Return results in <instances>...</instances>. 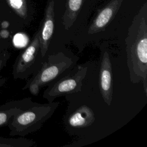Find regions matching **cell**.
Listing matches in <instances>:
<instances>
[{"instance_id":"6da1fadb","label":"cell","mask_w":147,"mask_h":147,"mask_svg":"<svg viewBox=\"0 0 147 147\" xmlns=\"http://www.w3.org/2000/svg\"><path fill=\"white\" fill-rule=\"evenodd\" d=\"M127 65L130 82L142 83L147 95V19L145 12L134 18L125 38Z\"/></svg>"},{"instance_id":"7a4b0ae2","label":"cell","mask_w":147,"mask_h":147,"mask_svg":"<svg viewBox=\"0 0 147 147\" xmlns=\"http://www.w3.org/2000/svg\"><path fill=\"white\" fill-rule=\"evenodd\" d=\"M59 105V102L43 104L33 102L13 117L7 125L10 136L24 137L38 130L53 115Z\"/></svg>"},{"instance_id":"3957f363","label":"cell","mask_w":147,"mask_h":147,"mask_svg":"<svg viewBox=\"0 0 147 147\" xmlns=\"http://www.w3.org/2000/svg\"><path fill=\"white\" fill-rule=\"evenodd\" d=\"M74 64L71 57L63 52L49 55L38 71L27 82L22 90L28 89L33 95H37L40 89L57 79Z\"/></svg>"},{"instance_id":"277c9868","label":"cell","mask_w":147,"mask_h":147,"mask_svg":"<svg viewBox=\"0 0 147 147\" xmlns=\"http://www.w3.org/2000/svg\"><path fill=\"white\" fill-rule=\"evenodd\" d=\"M87 69V67L77 65L68 74L51 83L44 91L43 98L52 102L57 97L80 91Z\"/></svg>"},{"instance_id":"5b68a950","label":"cell","mask_w":147,"mask_h":147,"mask_svg":"<svg viewBox=\"0 0 147 147\" xmlns=\"http://www.w3.org/2000/svg\"><path fill=\"white\" fill-rule=\"evenodd\" d=\"M40 47V30L36 33L32 41L16 59L13 67L14 79H25L34 65Z\"/></svg>"},{"instance_id":"8992f818","label":"cell","mask_w":147,"mask_h":147,"mask_svg":"<svg viewBox=\"0 0 147 147\" xmlns=\"http://www.w3.org/2000/svg\"><path fill=\"white\" fill-rule=\"evenodd\" d=\"M112 65L107 51L103 53L99 75V86L104 102L110 106L113 98Z\"/></svg>"},{"instance_id":"52a82bcc","label":"cell","mask_w":147,"mask_h":147,"mask_svg":"<svg viewBox=\"0 0 147 147\" xmlns=\"http://www.w3.org/2000/svg\"><path fill=\"white\" fill-rule=\"evenodd\" d=\"M123 0H111L102 7L95 17L89 26L88 33L93 34L105 31L106 26L114 18L122 4Z\"/></svg>"},{"instance_id":"ba28073f","label":"cell","mask_w":147,"mask_h":147,"mask_svg":"<svg viewBox=\"0 0 147 147\" xmlns=\"http://www.w3.org/2000/svg\"><path fill=\"white\" fill-rule=\"evenodd\" d=\"M55 28L54 1L49 0L45 8L44 19L40 30V52L44 57L48 51L51 40L52 38Z\"/></svg>"},{"instance_id":"9c48e42d","label":"cell","mask_w":147,"mask_h":147,"mask_svg":"<svg viewBox=\"0 0 147 147\" xmlns=\"http://www.w3.org/2000/svg\"><path fill=\"white\" fill-rule=\"evenodd\" d=\"M95 120L93 111L83 105L75 110L68 119V125L75 128H84L91 126Z\"/></svg>"},{"instance_id":"30bf717a","label":"cell","mask_w":147,"mask_h":147,"mask_svg":"<svg viewBox=\"0 0 147 147\" xmlns=\"http://www.w3.org/2000/svg\"><path fill=\"white\" fill-rule=\"evenodd\" d=\"M33 102L31 98H26L20 100L10 102L9 107L0 110V126L7 125L13 117L30 106Z\"/></svg>"},{"instance_id":"8fae6325","label":"cell","mask_w":147,"mask_h":147,"mask_svg":"<svg viewBox=\"0 0 147 147\" xmlns=\"http://www.w3.org/2000/svg\"><path fill=\"white\" fill-rule=\"evenodd\" d=\"M83 0H67L66 9L63 17V25L68 30L75 22L83 5Z\"/></svg>"},{"instance_id":"7c38bea8","label":"cell","mask_w":147,"mask_h":147,"mask_svg":"<svg viewBox=\"0 0 147 147\" xmlns=\"http://www.w3.org/2000/svg\"><path fill=\"white\" fill-rule=\"evenodd\" d=\"M9 6L20 17L25 19L28 14V0H6Z\"/></svg>"},{"instance_id":"4fadbf2b","label":"cell","mask_w":147,"mask_h":147,"mask_svg":"<svg viewBox=\"0 0 147 147\" xmlns=\"http://www.w3.org/2000/svg\"><path fill=\"white\" fill-rule=\"evenodd\" d=\"M10 55L7 52H5L2 55L0 56V72L6 65L7 61L9 59Z\"/></svg>"},{"instance_id":"5bb4252c","label":"cell","mask_w":147,"mask_h":147,"mask_svg":"<svg viewBox=\"0 0 147 147\" xmlns=\"http://www.w3.org/2000/svg\"><path fill=\"white\" fill-rule=\"evenodd\" d=\"M9 34V32L6 30H2L0 32V36L3 38L8 37Z\"/></svg>"}]
</instances>
